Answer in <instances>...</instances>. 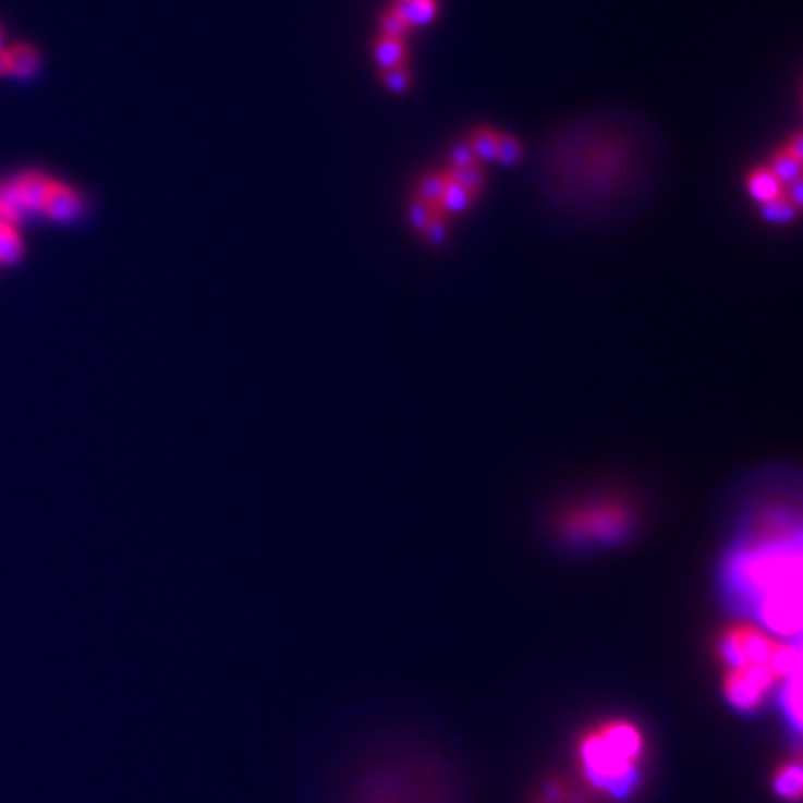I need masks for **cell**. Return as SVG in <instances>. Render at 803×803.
<instances>
[{"label":"cell","instance_id":"obj_1","mask_svg":"<svg viewBox=\"0 0 803 803\" xmlns=\"http://www.w3.org/2000/svg\"><path fill=\"white\" fill-rule=\"evenodd\" d=\"M801 572L799 540H745L730 558L728 583L750 609V621L779 638L799 641Z\"/></svg>","mask_w":803,"mask_h":803},{"label":"cell","instance_id":"obj_2","mask_svg":"<svg viewBox=\"0 0 803 803\" xmlns=\"http://www.w3.org/2000/svg\"><path fill=\"white\" fill-rule=\"evenodd\" d=\"M721 692L737 713L752 715L790 677L801 672L799 641L779 638L750 619L728 623L715 643Z\"/></svg>","mask_w":803,"mask_h":803},{"label":"cell","instance_id":"obj_3","mask_svg":"<svg viewBox=\"0 0 803 803\" xmlns=\"http://www.w3.org/2000/svg\"><path fill=\"white\" fill-rule=\"evenodd\" d=\"M645 757V732L625 717L603 719L589 726L576 741L581 781L603 799L628 796L641 783Z\"/></svg>","mask_w":803,"mask_h":803},{"label":"cell","instance_id":"obj_4","mask_svg":"<svg viewBox=\"0 0 803 803\" xmlns=\"http://www.w3.org/2000/svg\"><path fill=\"white\" fill-rule=\"evenodd\" d=\"M485 191V163L462 144L449 161L434 168L413 187L409 219L417 234L427 242H440L451 221L464 215Z\"/></svg>","mask_w":803,"mask_h":803},{"label":"cell","instance_id":"obj_5","mask_svg":"<svg viewBox=\"0 0 803 803\" xmlns=\"http://www.w3.org/2000/svg\"><path fill=\"white\" fill-rule=\"evenodd\" d=\"M636 525V509L621 496H594L572 502L556 518V534L572 545H613Z\"/></svg>","mask_w":803,"mask_h":803},{"label":"cell","instance_id":"obj_6","mask_svg":"<svg viewBox=\"0 0 803 803\" xmlns=\"http://www.w3.org/2000/svg\"><path fill=\"white\" fill-rule=\"evenodd\" d=\"M745 187L772 221H790L801 208V181L783 179L770 163L754 166L745 177Z\"/></svg>","mask_w":803,"mask_h":803},{"label":"cell","instance_id":"obj_7","mask_svg":"<svg viewBox=\"0 0 803 803\" xmlns=\"http://www.w3.org/2000/svg\"><path fill=\"white\" fill-rule=\"evenodd\" d=\"M464 146L483 163H518L523 159V144L509 132L491 125H478L466 134Z\"/></svg>","mask_w":803,"mask_h":803},{"label":"cell","instance_id":"obj_8","mask_svg":"<svg viewBox=\"0 0 803 803\" xmlns=\"http://www.w3.org/2000/svg\"><path fill=\"white\" fill-rule=\"evenodd\" d=\"M373 61L377 72L409 68V38L377 32L373 40Z\"/></svg>","mask_w":803,"mask_h":803},{"label":"cell","instance_id":"obj_9","mask_svg":"<svg viewBox=\"0 0 803 803\" xmlns=\"http://www.w3.org/2000/svg\"><path fill=\"white\" fill-rule=\"evenodd\" d=\"M801 788H803V766H801V759L794 754V757L783 759L775 768V772H772V790L786 803H799Z\"/></svg>","mask_w":803,"mask_h":803},{"label":"cell","instance_id":"obj_10","mask_svg":"<svg viewBox=\"0 0 803 803\" xmlns=\"http://www.w3.org/2000/svg\"><path fill=\"white\" fill-rule=\"evenodd\" d=\"M3 57H5V76L29 78L40 68V52L29 42L5 45Z\"/></svg>","mask_w":803,"mask_h":803},{"label":"cell","instance_id":"obj_11","mask_svg":"<svg viewBox=\"0 0 803 803\" xmlns=\"http://www.w3.org/2000/svg\"><path fill=\"white\" fill-rule=\"evenodd\" d=\"M587 794H594V792L587 790ZM587 794L572 788L567 781L553 779V781L545 783L530 803H592V799Z\"/></svg>","mask_w":803,"mask_h":803},{"label":"cell","instance_id":"obj_12","mask_svg":"<svg viewBox=\"0 0 803 803\" xmlns=\"http://www.w3.org/2000/svg\"><path fill=\"white\" fill-rule=\"evenodd\" d=\"M23 240L16 221L0 219V266H14L23 257Z\"/></svg>","mask_w":803,"mask_h":803},{"label":"cell","instance_id":"obj_13","mask_svg":"<svg viewBox=\"0 0 803 803\" xmlns=\"http://www.w3.org/2000/svg\"><path fill=\"white\" fill-rule=\"evenodd\" d=\"M393 3H398L402 8V12L406 14V19L411 21V25L415 29L436 21V16L440 12L438 0H393Z\"/></svg>","mask_w":803,"mask_h":803},{"label":"cell","instance_id":"obj_14","mask_svg":"<svg viewBox=\"0 0 803 803\" xmlns=\"http://www.w3.org/2000/svg\"><path fill=\"white\" fill-rule=\"evenodd\" d=\"M781 696H783V710L788 715V719L792 721L794 730L801 728V672L790 677L781 688H779Z\"/></svg>","mask_w":803,"mask_h":803},{"label":"cell","instance_id":"obj_15","mask_svg":"<svg viewBox=\"0 0 803 803\" xmlns=\"http://www.w3.org/2000/svg\"><path fill=\"white\" fill-rule=\"evenodd\" d=\"M380 81L389 92H406L413 85V72L411 65L409 68H396V70H387L380 72Z\"/></svg>","mask_w":803,"mask_h":803},{"label":"cell","instance_id":"obj_16","mask_svg":"<svg viewBox=\"0 0 803 803\" xmlns=\"http://www.w3.org/2000/svg\"><path fill=\"white\" fill-rule=\"evenodd\" d=\"M5 50V47H3ZM3 50H0V76H5V57H3Z\"/></svg>","mask_w":803,"mask_h":803},{"label":"cell","instance_id":"obj_17","mask_svg":"<svg viewBox=\"0 0 803 803\" xmlns=\"http://www.w3.org/2000/svg\"><path fill=\"white\" fill-rule=\"evenodd\" d=\"M3 47H5V32L0 27V50H3Z\"/></svg>","mask_w":803,"mask_h":803}]
</instances>
